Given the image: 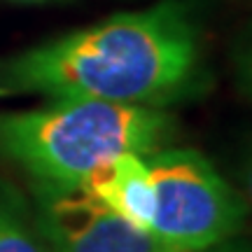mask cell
I'll return each mask as SVG.
<instances>
[{
	"instance_id": "1",
	"label": "cell",
	"mask_w": 252,
	"mask_h": 252,
	"mask_svg": "<svg viewBox=\"0 0 252 252\" xmlns=\"http://www.w3.org/2000/svg\"><path fill=\"white\" fill-rule=\"evenodd\" d=\"M9 87L52 98L166 108L210 84L194 9L163 0L33 47L5 68Z\"/></svg>"
},
{
	"instance_id": "2",
	"label": "cell",
	"mask_w": 252,
	"mask_h": 252,
	"mask_svg": "<svg viewBox=\"0 0 252 252\" xmlns=\"http://www.w3.org/2000/svg\"><path fill=\"white\" fill-rule=\"evenodd\" d=\"M175 128V117L163 108L56 98L47 108L0 115V154L19 163L33 185L80 187L115 154L159 152Z\"/></svg>"
},
{
	"instance_id": "3",
	"label": "cell",
	"mask_w": 252,
	"mask_h": 252,
	"mask_svg": "<svg viewBox=\"0 0 252 252\" xmlns=\"http://www.w3.org/2000/svg\"><path fill=\"white\" fill-rule=\"evenodd\" d=\"M147 163L157 198L150 234L163 252H198L241 234L248 203L201 152L159 150Z\"/></svg>"
},
{
	"instance_id": "4",
	"label": "cell",
	"mask_w": 252,
	"mask_h": 252,
	"mask_svg": "<svg viewBox=\"0 0 252 252\" xmlns=\"http://www.w3.org/2000/svg\"><path fill=\"white\" fill-rule=\"evenodd\" d=\"M35 189V224L52 252H163L147 229L110 210L84 187Z\"/></svg>"
},
{
	"instance_id": "5",
	"label": "cell",
	"mask_w": 252,
	"mask_h": 252,
	"mask_svg": "<svg viewBox=\"0 0 252 252\" xmlns=\"http://www.w3.org/2000/svg\"><path fill=\"white\" fill-rule=\"evenodd\" d=\"M80 187H84L131 224L150 231L157 198L147 157L135 152L115 154L108 161L98 163L82 180Z\"/></svg>"
},
{
	"instance_id": "6",
	"label": "cell",
	"mask_w": 252,
	"mask_h": 252,
	"mask_svg": "<svg viewBox=\"0 0 252 252\" xmlns=\"http://www.w3.org/2000/svg\"><path fill=\"white\" fill-rule=\"evenodd\" d=\"M0 252H52L28 203L9 182L0 180Z\"/></svg>"
},
{
	"instance_id": "7",
	"label": "cell",
	"mask_w": 252,
	"mask_h": 252,
	"mask_svg": "<svg viewBox=\"0 0 252 252\" xmlns=\"http://www.w3.org/2000/svg\"><path fill=\"white\" fill-rule=\"evenodd\" d=\"M236 68H238V82L243 91L252 98V40L238 52V59H236Z\"/></svg>"
},
{
	"instance_id": "8",
	"label": "cell",
	"mask_w": 252,
	"mask_h": 252,
	"mask_svg": "<svg viewBox=\"0 0 252 252\" xmlns=\"http://www.w3.org/2000/svg\"><path fill=\"white\" fill-rule=\"evenodd\" d=\"M198 252H250V250L243 248V245L231 243V241H224V243L213 245V248H206V250H198Z\"/></svg>"
},
{
	"instance_id": "9",
	"label": "cell",
	"mask_w": 252,
	"mask_h": 252,
	"mask_svg": "<svg viewBox=\"0 0 252 252\" xmlns=\"http://www.w3.org/2000/svg\"><path fill=\"white\" fill-rule=\"evenodd\" d=\"M243 182H245V191H248V201L252 203V154L245 161V171H243Z\"/></svg>"
},
{
	"instance_id": "10",
	"label": "cell",
	"mask_w": 252,
	"mask_h": 252,
	"mask_svg": "<svg viewBox=\"0 0 252 252\" xmlns=\"http://www.w3.org/2000/svg\"><path fill=\"white\" fill-rule=\"evenodd\" d=\"M24 2H45V0H24Z\"/></svg>"
},
{
	"instance_id": "11",
	"label": "cell",
	"mask_w": 252,
	"mask_h": 252,
	"mask_svg": "<svg viewBox=\"0 0 252 252\" xmlns=\"http://www.w3.org/2000/svg\"><path fill=\"white\" fill-rule=\"evenodd\" d=\"M5 91H7V89H2V87H0V96H2V94H5Z\"/></svg>"
}]
</instances>
